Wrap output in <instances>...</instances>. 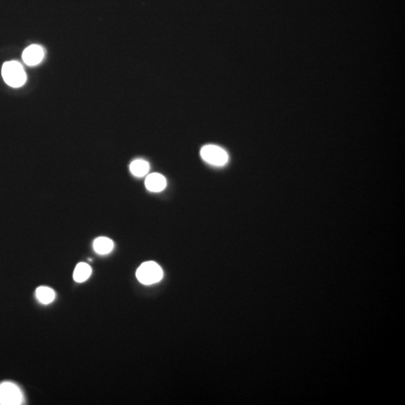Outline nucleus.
<instances>
[{"mask_svg": "<svg viewBox=\"0 0 405 405\" xmlns=\"http://www.w3.org/2000/svg\"><path fill=\"white\" fill-rule=\"evenodd\" d=\"M2 75L5 82L11 87H21L27 81L25 71L22 65L17 61L5 63L2 68Z\"/></svg>", "mask_w": 405, "mask_h": 405, "instance_id": "obj_1", "label": "nucleus"}, {"mask_svg": "<svg viewBox=\"0 0 405 405\" xmlns=\"http://www.w3.org/2000/svg\"><path fill=\"white\" fill-rule=\"evenodd\" d=\"M137 279L140 283L150 285L157 283L163 277V271L158 264L153 261L143 263L136 272Z\"/></svg>", "mask_w": 405, "mask_h": 405, "instance_id": "obj_2", "label": "nucleus"}, {"mask_svg": "<svg viewBox=\"0 0 405 405\" xmlns=\"http://www.w3.org/2000/svg\"><path fill=\"white\" fill-rule=\"evenodd\" d=\"M24 401L22 392L19 386L11 382L0 384V404L19 405Z\"/></svg>", "mask_w": 405, "mask_h": 405, "instance_id": "obj_3", "label": "nucleus"}, {"mask_svg": "<svg viewBox=\"0 0 405 405\" xmlns=\"http://www.w3.org/2000/svg\"><path fill=\"white\" fill-rule=\"evenodd\" d=\"M200 156L209 164L215 166H224L228 161L227 152L215 145H207L201 149Z\"/></svg>", "mask_w": 405, "mask_h": 405, "instance_id": "obj_4", "label": "nucleus"}, {"mask_svg": "<svg viewBox=\"0 0 405 405\" xmlns=\"http://www.w3.org/2000/svg\"><path fill=\"white\" fill-rule=\"evenodd\" d=\"M44 53L43 48L37 45H30L24 50L23 53L22 58L24 63L29 66L39 64L43 60Z\"/></svg>", "mask_w": 405, "mask_h": 405, "instance_id": "obj_5", "label": "nucleus"}, {"mask_svg": "<svg viewBox=\"0 0 405 405\" xmlns=\"http://www.w3.org/2000/svg\"><path fill=\"white\" fill-rule=\"evenodd\" d=\"M146 189L150 192H159L166 188L165 177L158 173L150 174L145 180Z\"/></svg>", "mask_w": 405, "mask_h": 405, "instance_id": "obj_6", "label": "nucleus"}, {"mask_svg": "<svg viewBox=\"0 0 405 405\" xmlns=\"http://www.w3.org/2000/svg\"><path fill=\"white\" fill-rule=\"evenodd\" d=\"M93 249L99 254H109L114 249V242L109 238L101 236L95 240Z\"/></svg>", "mask_w": 405, "mask_h": 405, "instance_id": "obj_7", "label": "nucleus"}, {"mask_svg": "<svg viewBox=\"0 0 405 405\" xmlns=\"http://www.w3.org/2000/svg\"><path fill=\"white\" fill-rule=\"evenodd\" d=\"M92 274V268L86 263H79L75 267L73 278L78 283L87 280Z\"/></svg>", "mask_w": 405, "mask_h": 405, "instance_id": "obj_8", "label": "nucleus"}, {"mask_svg": "<svg viewBox=\"0 0 405 405\" xmlns=\"http://www.w3.org/2000/svg\"><path fill=\"white\" fill-rule=\"evenodd\" d=\"M130 171L132 174L138 177L146 175L150 171V164L143 159H137L132 161L130 164Z\"/></svg>", "mask_w": 405, "mask_h": 405, "instance_id": "obj_9", "label": "nucleus"}, {"mask_svg": "<svg viewBox=\"0 0 405 405\" xmlns=\"http://www.w3.org/2000/svg\"><path fill=\"white\" fill-rule=\"evenodd\" d=\"M36 297L40 303L47 305L54 300L55 292L50 287H39L36 290Z\"/></svg>", "mask_w": 405, "mask_h": 405, "instance_id": "obj_10", "label": "nucleus"}]
</instances>
